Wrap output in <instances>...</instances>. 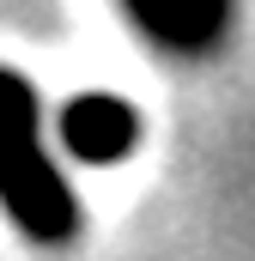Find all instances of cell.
<instances>
[{
    "mask_svg": "<svg viewBox=\"0 0 255 261\" xmlns=\"http://www.w3.org/2000/svg\"><path fill=\"white\" fill-rule=\"evenodd\" d=\"M0 206L37 249H67L79 237V200L49 152L43 103L18 67H0Z\"/></svg>",
    "mask_w": 255,
    "mask_h": 261,
    "instance_id": "cell-1",
    "label": "cell"
},
{
    "mask_svg": "<svg viewBox=\"0 0 255 261\" xmlns=\"http://www.w3.org/2000/svg\"><path fill=\"white\" fill-rule=\"evenodd\" d=\"M134 31L164 55H213L231 31V0H122Z\"/></svg>",
    "mask_w": 255,
    "mask_h": 261,
    "instance_id": "cell-2",
    "label": "cell"
},
{
    "mask_svg": "<svg viewBox=\"0 0 255 261\" xmlns=\"http://www.w3.org/2000/svg\"><path fill=\"white\" fill-rule=\"evenodd\" d=\"M61 146L79 164H122L140 146V116L110 91H79L61 110Z\"/></svg>",
    "mask_w": 255,
    "mask_h": 261,
    "instance_id": "cell-3",
    "label": "cell"
}]
</instances>
